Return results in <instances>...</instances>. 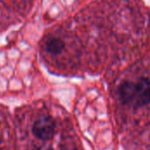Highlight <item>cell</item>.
<instances>
[{
	"label": "cell",
	"instance_id": "obj_4",
	"mask_svg": "<svg viewBox=\"0 0 150 150\" xmlns=\"http://www.w3.org/2000/svg\"><path fill=\"white\" fill-rule=\"evenodd\" d=\"M9 127L5 114L0 109V150L7 149V143L9 141Z\"/></svg>",
	"mask_w": 150,
	"mask_h": 150
},
{
	"label": "cell",
	"instance_id": "obj_3",
	"mask_svg": "<svg viewBox=\"0 0 150 150\" xmlns=\"http://www.w3.org/2000/svg\"><path fill=\"white\" fill-rule=\"evenodd\" d=\"M65 44L62 40L57 37H49L44 42L45 52L51 57L59 56L64 50Z\"/></svg>",
	"mask_w": 150,
	"mask_h": 150
},
{
	"label": "cell",
	"instance_id": "obj_2",
	"mask_svg": "<svg viewBox=\"0 0 150 150\" xmlns=\"http://www.w3.org/2000/svg\"><path fill=\"white\" fill-rule=\"evenodd\" d=\"M121 101L133 107H142L150 102V80L140 77L134 80H127L119 88Z\"/></svg>",
	"mask_w": 150,
	"mask_h": 150
},
{
	"label": "cell",
	"instance_id": "obj_1",
	"mask_svg": "<svg viewBox=\"0 0 150 150\" xmlns=\"http://www.w3.org/2000/svg\"><path fill=\"white\" fill-rule=\"evenodd\" d=\"M21 114L18 118V133L23 150H54L57 123L47 108L37 105Z\"/></svg>",
	"mask_w": 150,
	"mask_h": 150
}]
</instances>
